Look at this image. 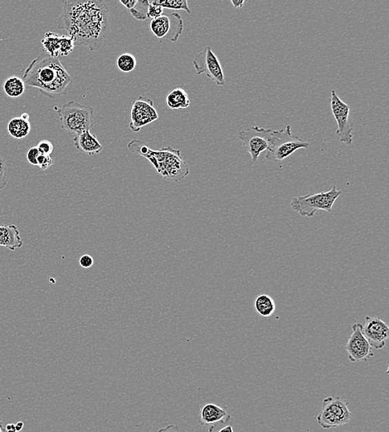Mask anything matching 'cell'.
I'll use <instances>...</instances> for the list:
<instances>
[{
    "label": "cell",
    "instance_id": "484cf974",
    "mask_svg": "<svg viewBox=\"0 0 389 432\" xmlns=\"http://www.w3.org/2000/svg\"><path fill=\"white\" fill-rule=\"evenodd\" d=\"M149 5L150 2L146 1V0L137 1L136 6L130 10V14L138 20H146L148 19L147 18V10H148Z\"/></svg>",
    "mask_w": 389,
    "mask_h": 432
},
{
    "label": "cell",
    "instance_id": "f1b7e54d",
    "mask_svg": "<svg viewBox=\"0 0 389 432\" xmlns=\"http://www.w3.org/2000/svg\"><path fill=\"white\" fill-rule=\"evenodd\" d=\"M36 147L38 148L40 154L50 156L52 153L53 145L48 140H41Z\"/></svg>",
    "mask_w": 389,
    "mask_h": 432
},
{
    "label": "cell",
    "instance_id": "603a6c76",
    "mask_svg": "<svg viewBox=\"0 0 389 432\" xmlns=\"http://www.w3.org/2000/svg\"><path fill=\"white\" fill-rule=\"evenodd\" d=\"M117 65L119 70L124 73H130L137 67V59L130 53H123L118 57Z\"/></svg>",
    "mask_w": 389,
    "mask_h": 432
},
{
    "label": "cell",
    "instance_id": "6da1fadb",
    "mask_svg": "<svg viewBox=\"0 0 389 432\" xmlns=\"http://www.w3.org/2000/svg\"><path fill=\"white\" fill-rule=\"evenodd\" d=\"M59 30L67 32L76 45L97 51L110 34L109 9L100 0H68L57 20Z\"/></svg>",
    "mask_w": 389,
    "mask_h": 432
},
{
    "label": "cell",
    "instance_id": "8992f818",
    "mask_svg": "<svg viewBox=\"0 0 389 432\" xmlns=\"http://www.w3.org/2000/svg\"><path fill=\"white\" fill-rule=\"evenodd\" d=\"M310 147L309 142L292 134V129L288 125L285 129L272 131L271 143L266 153V158L272 162H281L292 156L295 151Z\"/></svg>",
    "mask_w": 389,
    "mask_h": 432
},
{
    "label": "cell",
    "instance_id": "2e32d148",
    "mask_svg": "<svg viewBox=\"0 0 389 432\" xmlns=\"http://www.w3.org/2000/svg\"><path fill=\"white\" fill-rule=\"evenodd\" d=\"M73 143L77 150L83 151L88 156L99 154L103 150V147L98 141L96 135L92 134L90 131L76 135L73 138Z\"/></svg>",
    "mask_w": 389,
    "mask_h": 432
},
{
    "label": "cell",
    "instance_id": "7c38bea8",
    "mask_svg": "<svg viewBox=\"0 0 389 432\" xmlns=\"http://www.w3.org/2000/svg\"><path fill=\"white\" fill-rule=\"evenodd\" d=\"M158 118L159 114L154 109V102L150 98L140 97L133 102L129 126L134 133H138L143 127L157 121Z\"/></svg>",
    "mask_w": 389,
    "mask_h": 432
},
{
    "label": "cell",
    "instance_id": "7402d4cb",
    "mask_svg": "<svg viewBox=\"0 0 389 432\" xmlns=\"http://www.w3.org/2000/svg\"><path fill=\"white\" fill-rule=\"evenodd\" d=\"M41 42H42L45 53L56 59L59 57L60 35L52 32H45Z\"/></svg>",
    "mask_w": 389,
    "mask_h": 432
},
{
    "label": "cell",
    "instance_id": "ba28073f",
    "mask_svg": "<svg viewBox=\"0 0 389 432\" xmlns=\"http://www.w3.org/2000/svg\"><path fill=\"white\" fill-rule=\"evenodd\" d=\"M272 133L271 129H261L257 126L240 131L239 139L243 142L244 149L251 155L252 162H257L261 153L268 150Z\"/></svg>",
    "mask_w": 389,
    "mask_h": 432
},
{
    "label": "cell",
    "instance_id": "9c48e42d",
    "mask_svg": "<svg viewBox=\"0 0 389 432\" xmlns=\"http://www.w3.org/2000/svg\"><path fill=\"white\" fill-rule=\"evenodd\" d=\"M192 65H194L198 75L204 73L217 85L223 86L225 84L222 66H221L218 57L215 55L210 46H207L203 51L196 55L194 60H192Z\"/></svg>",
    "mask_w": 389,
    "mask_h": 432
},
{
    "label": "cell",
    "instance_id": "4fadbf2b",
    "mask_svg": "<svg viewBox=\"0 0 389 432\" xmlns=\"http://www.w3.org/2000/svg\"><path fill=\"white\" fill-rule=\"evenodd\" d=\"M362 332L371 348L379 350L386 345L389 335V326L378 317H366V323L363 325Z\"/></svg>",
    "mask_w": 389,
    "mask_h": 432
},
{
    "label": "cell",
    "instance_id": "cb8c5ba5",
    "mask_svg": "<svg viewBox=\"0 0 389 432\" xmlns=\"http://www.w3.org/2000/svg\"><path fill=\"white\" fill-rule=\"evenodd\" d=\"M154 5L161 6L162 9H169L174 10H184L188 12V14H191V10L188 6V3L186 0H166V1H161V0H154L151 2Z\"/></svg>",
    "mask_w": 389,
    "mask_h": 432
},
{
    "label": "cell",
    "instance_id": "8fae6325",
    "mask_svg": "<svg viewBox=\"0 0 389 432\" xmlns=\"http://www.w3.org/2000/svg\"><path fill=\"white\" fill-rule=\"evenodd\" d=\"M150 28L154 36L157 39H169L176 42L182 35L183 20L179 14L163 15L151 20Z\"/></svg>",
    "mask_w": 389,
    "mask_h": 432
},
{
    "label": "cell",
    "instance_id": "9a60e30c",
    "mask_svg": "<svg viewBox=\"0 0 389 432\" xmlns=\"http://www.w3.org/2000/svg\"><path fill=\"white\" fill-rule=\"evenodd\" d=\"M348 402L341 400V397H328L323 399L322 408L329 411L330 414L338 418L343 425L350 422L352 414L348 407Z\"/></svg>",
    "mask_w": 389,
    "mask_h": 432
},
{
    "label": "cell",
    "instance_id": "4316f807",
    "mask_svg": "<svg viewBox=\"0 0 389 432\" xmlns=\"http://www.w3.org/2000/svg\"><path fill=\"white\" fill-rule=\"evenodd\" d=\"M232 426L233 421L230 418L227 422H219L210 426L208 432H235Z\"/></svg>",
    "mask_w": 389,
    "mask_h": 432
},
{
    "label": "cell",
    "instance_id": "f546056e",
    "mask_svg": "<svg viewBox=\"0 0 389 432\" xmlns=\"http://www.w3.org/2000/svg\"><path fill=\"white\" fill-rule=\"evenodd\" d=\"M53 160L51 156H45L40 154L38 158V167L43 171L48 170L52 166Z\"/></svg>",
    "mask_w": 389,
    "mask_h": 432
},
{
    "label": "cell",
    "instance_id": "ffe728a7",
    "mask_svg": "<svg viewBox=\"0 0 389 432\" xmlns=\"http://www.w3.org/2000/svg\"><path fill=\"white\" fill-rule=\"evenodd\" d=\"M254 308L258 314L264 318H269L276 311V303L272 297L268 294H261L256 298Z\"/></svg>",
    "mask_w": 389,
    "mask_h": 432
},
{
    "label": "cell",
    "instance_id": "83f0119b",
    "mask_svg": "<svg viewBox=\"0 0 389 432\" xmlns=\"http://www.w3.org/2000/svg\"><path fill=\"white\" fill-rule=\"evenodd\" d=\"M7 165L6 160L0 156V191L7 186Z\"/></svg>",
    "mask_w": 389,
    "mask_h": 432
},
{
    "label": "cell",
    "instance_id": "1f68e13d",
    "mask_svg": "<svg viewBox=\"0 0 389 432\" xmlns=\"http://www.w3.org/2000/svg\"><path fill=\"white\" fill-rule=\"evenodd\" d=\"M40 155V152L37 147L30 148L27 152V160L32 166L38 167V158Z\"/></svg>",
    "mask_w": 389,
    "mask_h": 432
},
{
    "label": "cell",
    "instance_id": "d4e9b609",
    "mask_svg": "<svg viewBox=\"0 0 389 432\" xmlns=\"http://www.w3.org/2000/svg\"><path fill=\"white\" fill-rule=\"evenodd\" d=\"M74 41L68 35L60 36L59 56L65 57L70 55L74 50Z\"/></svg>",
    "mask_w": 389,
    "mask_h": 432
},
{
    "label": "cell",
    "instance_id": "ac0fdd59",
    "mask_svg": "<svg viewBox=\"0 0 389 432\" xmlns=\"http://www.w3.org/2000/svg\"><path fill=\"white\" fill-rule=\"evenodd\" d=\"M7 129L11 137L15 139L26 138L31 131L30 115L24 113L21 117L12 118Z\"/></svg>",
    "mask_w": 389,
    "mask_h": 432
},
{
    "label": "cell",
    "instance_id": "d6a6232c",
    "mask_svg": "<svg viewBox=\"0 0 389 432\" xmlns=\"http://www.w3.org/2000/svg\"><path fill=\"white\" fill-rule=\"evenodd\" d=\"M81 268L89 269L94 265V259L89 254H84L79 259Z\"/></svg>",
    "mask_w": 389,
    "mask_h": 432
},
{
    "label": "cell",
    "instance_id": "74e56055",
    "mask_svg": "<svg viewBox=\"0 0 389 432\" xmlns=\"http://www.w3.org/2000/svg\"><path fill=\"white\" fill-rule=\"evenodd\" d=\"M23 426H24L23 422H19L15 425V430H16V431H17V432L21 431L23 430Z\"/></svg>",
    "mask_w": 389,
    "mask_h": 432
},
{
    "label": "cell",
    "instance_id": "d6986e66",
    "mask_svg": "<svg viewBox=\"0 0 389 432\" xmlns=\"http://www.w3.org/2000/svg\"><path fill=\"white\" fill-rule=\"evenodd\" d=\"M168 108L175 109H187L190 105V97L188 93L182 88H175L166 97Z\"/></svg>",
    "mask_w": 389,
    "mask_h": 432
},
{
    "label": "cell",
    "instance_id": "e0dca14e",
    "mask_svg": "<svg viewBox=\"0 0 389 432\" xmlns=\"http://www.w3.org/2000/svg\"><path fill=\"white\" fill-rule=\"evenodd\" d=\"M0 246L15 251L21 248L23 241L17 226L14 225L0 226Z\"/></svg>",
    "mask_w": 389,
    "mask_h": 432
},
{
    "label": "cell",
    "instance_id": "4dcf8cb0",
    "mask_svg": "<svg viewBox=\"0 0 389 432\" xmlns=\"http://www.w3.org/2000/svg\"><path fill=\"white\" fill-rule=\"evenodd\" d=\"M163 9L161 6L150 3L148 10H147V18L154 19L163 15Z\"/></svg>",
    "mask_w": 389,
    "mask_h": 432
},
{
    "label": "cell",
    "instance_id": "52a82bcc",
    "mask_svg": "<svg viewBox=\"0 0 389 432\" xmlns=\"http://www.w3.org/2000/svg\"><path fill=\"white\" fill-rule=\"evenodd\" d=\"M330 104L335 121L337 122V135L341 142L346 144V146H350L353 142L352 133L355 130V125L350 117V106L345 104L337 96L335 90L331 91Z\"/></svg>",
    "mask_w": 389,
    "mask_h": 432
},
{
    "label": "cell",
    "instance_id": "7a4b0ae2",
    "mask_svg": "<svg viewBox=\"0 0 389 432\" xmlns=\"http://www.w3.org/2000/svg\"><path fill=\"white\" fill-rule=\"evenodd\" d=\"M22 79L26 86L38 88L50 97L66 93L72 82L71 76L60 60L44 52L28 66Z\"/></svg>",
    "mask_w": 389,
    "mask_h": 432
},
{
    "label": "cell",
    "instance_id": "d590c367",
    "mask_svg": "<svg viewBox=\"0 0 389 432\" xmlns=\"http://www.w3.org/2000/svg\"><path fill=\"white\" fill-rule=\"evenodd\" d=\"M231 3H232L233 7L236 8V9H241L245 2L244 0L243 1V0H239V1H237V0H231Z\"/></svg>",
    "mask_w": 389,
    "mask_h": 432
},
{
    "label": "cell",
    "instance_id": "5b68a950",
    "mask_svg": "<svg viewBox=\"0 0 389 432\" xmlns=\"http://www.w3.org/2000/svg\"><path fill=\"white\" fill-rule=\"evenodd\" d=\"M342 194L341 191H338L337 187H333L331 190L326 192L315 193L313 195L295 197L290 201V208L303 217L311 218L318 211H325L328 213L332 212L333 205Z\"/></svg>",
    "mask_w": 389,
    "mask_h": 432
},
{
    "label": "cell",
    "instance_id": "3957f363",
    "mask_svg": "<svg viewBox=\"0 0 389 432\" xmlns=\"http://www.w3.org/2000/svg\"><path fill=\"white\" fill-rule=\"evenodd\" d=\"M127 147L133 153L148 159L163 179L179 182L190 174V167L183 160L179 150H174L171 147H163L158 151L151 150L147 144L139 140H132Z\"/></svg>",
    "mask_w": 389,
    "mask_h": 432
},
{
    "label": "cell",
    "instance_id": "277c9868",
    "mask_svg": "<svg viewBox=\"0 0 389 432\" xmlns=\"http://www.w3.org/2000/svg\"><path fill=\"white\" fill-rule=\"evenodd\" d=\"M55 109L59 117L61 129L68 133L79 135L92 129L94 119V109L92 106L71 101L60 109Z\"/></svg>",
    "mask_w": 389,
    "mask_h": 432
},
{
    "label": "cell",
    "instance_id": "30bf717a",
    "mask_svg": "<svg viewBox=\"0 0 389 432\" xmlns=\"http://www.w3.org/2000/svg\"><path fill=\"white\" fill-rule=\"evenodd\" d=\"M363 324L356 323L352 326V333L346 346L348 357L351 363L366 361L374 357L372 348L362 332Z\"/></svg>",
    "mask_w": 389,
    "mask_h": 432
},
{
    "label": "cell",
    "instance_id": "44dd1931",
    "mask_svg": "<svg viewBox=\"0 0 389 432\" xmlns=\"http://www.w3.org/2000/svg\"><path fill=\"white\" fill-rule=\"evenodd\" d=\"M3 91L7 96L12 98L21 97L26 91V86L22 78L19 77H10L3 82Z\"/></svg>",
    "mask_w": 389,
    "mask_h": 432
},
{
    "label": "cell",
    "instance_id": "e575fe53",
    "mask_svg": "<svg viewBox=\"0 0 389 432\" xmlns=\"http://www.w3.org/2000/svg\"><path fill=\"white\" fill-rule=\"evenodd\" d=\"M121 5L124 6L127 10H132L137 3V0H129V1H121Z\"/></svg>",
    "mask_w": 389,
    "mask_h": 432
},
{
    "label": "cell",
    "instance_id": "8d00e7d4",
    "mask_svg": "<svg viewBox=\"0 0 389 432\" xmlns=\"http://www.w3.org/2000/svg\"><path fill=\"white\" fill-rule=\"evenodd\" d=\"M5 429L6 432H17L15 430V425H14V424H8Z\"/></svg>",
    "mask_w": 389,
    "mask_h": 432
},
{
    "label": "cell",
    "instance_id": "f35d334b",
    "mask_svg": "<svg viewBox=\"0 0 389 432\" xmlns=\"http://www.w3.org/2000/svg\"><path fill=\"white\" fill-rule=\"evenodd\" d=\"M0 432H6L5 428L2 426L1 417H0Z\"/></svg>",
    "mask_w": 389,
    "mask_h": 432
},
{
    "label": "cell",
    "instance_id": "5bb4252c",
    "mask_svg": "<svg viewBox=\"0 0 389 432\" xmlns=\"http://www.w3.org/2000/svg\"><path fill=\"white\" fill-rule=\"evenodd\" d=\"M232 418L228 413L227 406H220L208 403L200 410L199 423L202 426H212L215 424L227 422Z\"/></svg>",
    "mask_w": 389,
    "mask_h": 432
},
{
    "label": "cell",
    "instance_id": "836d02e7",
    "mask_svg": "<svg viewBox=\"0 0 389 432\" xmlns=\"http://www.w3.org/2000/svg\"><path fill=\"white\" fill-rule=\"evenodd\" d=\"M158 432H180L179 427L176 425H169L161 428Z\"/></svg>",
    "mask_w": 389,
    "mask_h": 432
}]
</instances>
